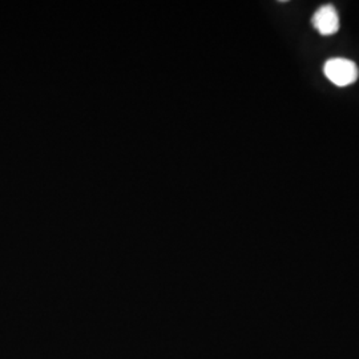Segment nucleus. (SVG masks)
Returning <instances> with one entry per match:
<instances>
[{
    "label": "nucleus",
    "instance_id": "2",
    "mask_svg": "<svg viewBox=\"0 0 359 359\" xmlns=\"http://www.w3.org/2000/svg\"><path fill=\"white\" fill-rule=\"evenodd\" d=\"M313 26L323 35L330 36L339 29V16L332 4H325L313 16Z\"/></svg>",
    "mask_w": 359,
    "mask_h": 359
},
{
    "label": "nucleus",
    "instance_id": "1",
    "mask_svg": "<svg viewBox=\"0 0 359 359\" xmlns=\"http://www.w3.org/2000/svg\"><path fill=\"white\" fill-rule=\"evenodd\" d=\"M323 74L338 87H347L357 81L359 69L357 65L348 59L333 57L323 65Z\"/></svg>",
    "mask_w": 359,
    "mask_h": 359
}]
</instances>
